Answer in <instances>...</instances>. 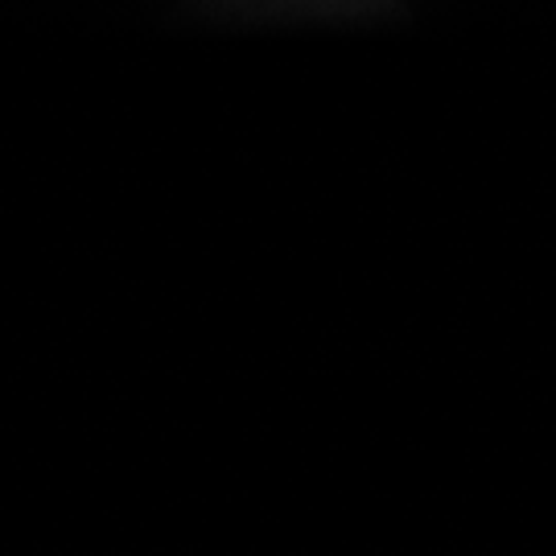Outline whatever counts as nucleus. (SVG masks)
<instances>
[{
	"label": "nucleus",
	"mask_w": 556,
	"mask_h": 556,
	"mask_svg": "<svg viewBox=\"0 0 556 556\" xmlns=\"http://www.w3.org/2000/svg\"><path fill=\"white\" fill-rule=\"evenodd\" d=\"M202 9L243 21H383L404 0H202Z\"/></svg>",
	"instance_id": "obj_1"
}]
</instances>
